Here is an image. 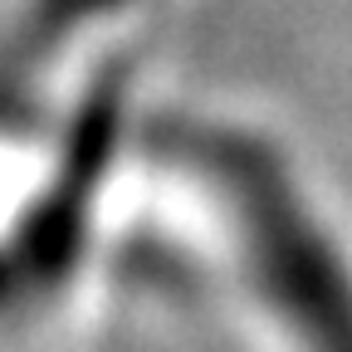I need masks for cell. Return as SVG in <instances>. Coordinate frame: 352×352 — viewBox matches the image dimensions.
<instances>
[{
  "label": "cell",
  "instance_id": "cell-1",
  "mask_svg": "<svg viewBox=\"0 0 352 352\" xmlns=\"http://www.w3.org/2000/svg\"><path fill=\"white\" fill-rule=\"evenodd\" d=\"M182 157L210 182L264 303L308 352H352V264L308 206L294 171L264 142L226 127H191Z\"/></svg>",
  "mask_w": 352,
  "mask_h": 352
}]
</instances>
